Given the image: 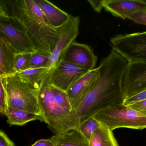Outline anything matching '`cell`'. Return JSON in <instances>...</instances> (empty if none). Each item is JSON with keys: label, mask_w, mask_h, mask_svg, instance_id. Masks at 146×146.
<instances>
[{"label": "cell", "mask_w": 146, "mask_h": 146, "mask_svg": "<svg viewBox=\"0 0 146 146\" xmlns=\"http://www.w3.org/2000/svg\"><path fill=\"white\" fill-rule=\"evenodd\" d=\"M129 63L126 58L113 49L102 59L93 86L73 107L80 123L108 107L123 104L122 82Z\"/></svg>", "instance_id": "obj_1"}, {"label": "cell", "mask_w": 146, "mask_h": 146, "mask_svg": "<svg viewBox=\"0 0 146 146\" xmlns=\"http://www.w3.org/2000/svg\"><path fill=\"white\" fill-rule=\"evenodd\" d=\"M37 98L44 122L54 133L77 130L80 118L66 93L47 85L38 91Z\"/></svg>", "instance_id": "obj_2"}, {"label": "cell", "mask_w": 146, "mask_h": 146, "mask_svg": "<svg viewBox=\"0 0 146 146\" xmlns=\"http://www.w3.org/2000/svg\"><path fill=\"white\" fill-rule=\"evenodd\" d=\"M10 17L27 33L37 51L50 56L59 39L60 28L53 27L38 17L25 0L13 2Z\"/></svg>", "instance_id": "obj_3"}, {"label": "cell", "mask_w": 146, "mask_h": 146, "mask_svg": "<svg viewBox=\"0 0 146 146\" xmlns=\"http://www.w3.org/2000/svg\"><path fill=\"white\" fill-rule=\"evenodd\" d=\"M3 83L6 91L7 106L41 115L38 91L23 82L16 74L3 77Z\"/></svg>", "instance_id": "obj_4"}, {"label": "cell", "mask_w": 146, "mask_h": 146, "mask_svg": "<svg viewBox=\"0 0 146 146\" xmlns=\"http://www.w3.org/2000/svg\"><path fill=\"white\" fill-rule=\"evenodd\" d=\"M94 117L112 131L120 128L139 130L146 128V117L123 104L108 107Z\"/></svg>", "instance_id": "obj_5"}, {"label": "cell", "mask_w": 146, "mask_h": 146, "mask_svg": "<svg viewBox=\"0 0 146 146\" xmlns=\"http://www.w3.org/2000/svg\"><path fill=\"white\" fill-rule=\"evenodd\" d=\"M112 49L126 58L129 63L146 64V31L126 34H117L110 41Z\"/></svg>", "instance_id": "obj_6"}, {"label": "cell", "mask_w": 146, "mask_h": 146, "mask_svg": "<svg viewBox=\"0 0 146 146\" xmlns=\"http://www.w3.org/2000/svg\"><path fill=\"white\" fill-rule=\"evenodd\" d=\"M0 36L15 54L32 53L37 51L27 33L11 17H0Z\"/></svg>", "instance_id": "obj_7"}, {"label": "cell", "mask_w": 146, "mask_h": 146, "mask_svg": "<svg viewBox=\"0 0 146 146\" xmlns=\"http://www.w3.org/2000/svg\"><path fill=\"white\" fill-rule=\"evenodd\" d=\"M80 18L72 16L60 28V35L55 47L49 58L45 67L53 71L61 61L63 55L79 34Z\"/></svg>", "instance_id": "obj_8"}, {"label": "cell", "mask_w": 146, "mask_h": 146, "mask_svg": "<svg viewBox=\"0 0 146 146\" xmlns=\"http://www.w3.org/2000/svg\"><path fill=\"white\" fill-rule=\"evenodd\" d=\"M146 90V64L129 63L122 82L123 101Z\"/></svg>", "instance_id": "obj_9"}, {"label": "cell", "mask_w": 146, "mask_h": 146, "mask_svg": "<svg viewBox=\"0 0 146 146\" xmlns=\"http://www.w3.org/2000/svg\"><path fill=\"white\" fill-rule=\"evenodd\" d=\"M88 71L76 65L61 61L52 71L49 85L66 93L77 80Z\"/></svg>", "instance_id": "obj_10"}, {"label": "cell", "mask_w": 146, "mask_h": 146, "mask_svg": "<svg viewBox=\"0 0 146 146\" xmlns=\"http://www.w3.org/2000/svg\"><path fill=\"white\" fill-rule=\"evenodd\" d=\"M98 57L89 45L73 42L63 55L61 61L91 71L95 69Z\"/></svg>", "instance_id": "obj_11"}, {"label": "cell", "mask_w": 146, "mask_h": 146, "mask_svg": "<svg viewBox=\"0 0 146 146\" xmlns=\"http://www.w3.org/2000/svg\"><path fill=\"white\" fill-rule=\"evenodd\" d=\"M104 8L115 17L125 20L130 14L146 9L144 0H105Z\"/></svg>", "instance_id": "obj_12"}, {"label": "cell", "mask_w": 146, "mask_h": 146, "mask_svg": "<svg viewBox=\"0 0 146 146\" xmlns=\"http://www.w3.org/2000/svg\"><path fill=\"white\" fill-rule=\"evenodd\" d=\"M98 75V67L88 71L68 89L66 93L73 107L79 103L90 91Z\"/></svg>", "instance_id": "obj_13"}, {"label": "cell", "mask_w": 146, "mask_h": 146, "mask_svg": "<svg viewBox=\"0 0 146 146\" xmlns=\"http://www.w3.org/2000/svg\"><path fill=\"white\" fill-rule=\"evenodd\" d=\"M52 73L48 68L43 67L29 69L15 74L24 83L38 91L44 87L49 85Z\"/></svg>", "instance_id": "obj_14"}, {"label": "cell", "mask_w": 146, "mask_h": 146, "mask_svg": "<svg viewBox=\"0 0 146 146\" xmlns=\"http://www.w3.org/2000/svg\"><path fill=\"white\" fill-rule=\"evenodd\" d=\"M34 1L42 10L50 25L55 28L61 27L71 17V15L47 0Z\"/></svg>", "instance_id": "obj_15"}, {"label": "cell", "mask_w": 146, "mask_h": 146, "mask_svg": "<svg viewBox=\"0 0 146 146\" xmlns=\"http://www.w3.org/2000/svg\"><path fill=\"white\" fill-rule=\"evenodd\" d=\"M5 115L7 118V123L10 126H22L30 122L36 120L44 122L43 118L41 115L10 106H7Z\"/></svg>", "instance_id": "obj_16"}, {"label": "cell", "mask_w": 146, "mask_h": 146, "mask_svg": "<svg viewBox=\"0 0 146 146\" xmlns=\"http://www.w3.org/2000/svg\"><path fill=\"white\" fill-rule=\"evenodd\" d=\"M55 146H89V142L78 130L56 134L50 138Z\"/></svg>", "instance_id": "obj_17"}, {"label": "cell", "mask_w": 146, "mask_h": 146, "mask_svg": "<svg viewBox=\"0 0 146 146\" xmlns=\"http://www.w3.org/2000/svg\"><path fill=\"white\" fill-rule=\"evenodd\" d=\"M15 53L0 36V69L3 77L15 74L13 69Z\"/></svg>", "instance_id": "obj_18"}, {"label": "cell", "mask_w": 146, "mask_h": 146, "mask_svg": "<svg viewBox=\"0 0 146 146\" xmlns=\"http://www.w3.org/2000/svg\"><path fill=\"white\" fill-rule=\"evenodd\" d=\"M89 142V146H119L112 131L102 124Z\"/></svg>", "instance_id": "obj_19"}, {"label": "cell", "mask_w": 146, "mask_h": 146, "mask_svg": "<svg viewBox=\"0 0 146 146\" xmlns=\"http://www.w3.org/2000/svg\"><path fill=\"white\" fill-rule=\"evenodd\" d=\"M101 126V123L93 117L80 123L77 130L89 141L94 133Z\"/></svg>", "instance_id": "obj_20"}, {"label": "cell", "mask_w": 146, "mask_h": 146, "mask_svg": "<svg viewBox=\"0 0 146 146\" xmlns=\"http://www.w3.org/2000/svg\"><path fill=\"white\" fill-rule=\"evenodd\" d=\"M31 53H22L15 55L13 69L15 74L30 69V59Z\"/></svg>", "instance_id": "obj_21"}, {"label": "cell", "mask_w": 146, "mask_h": 146, "mask_svg": "<svg viewBox=\"0 0 146 146\" xmlns=\"http://www.w3.org/2000/svg\"><path fill=\"white\" fill-rule=\"evenodd\" d=\"M49 55L36 51L31 54L30 69L45 67L48 61Z\"/></svg>", "instance_id": "obj_22"}, {"label": "cell", "mask_w": 146, "mask_h": 146, "mask_svg": "<svg viewBox=\"0 0 146 146\" xmlns=\"http://www.w3.org/2000/svg\"><path fill=\"white\" fill-rule=\"evenodd\" d=\"M3 76H0V114L5 115L7 107L6 91L3 83Z\"/></svg>", "instance_id": "obj_23"}, {"label": "cell", "mask_w": 146, "mask_h": 146, "mask_svg": "<svg viewBox=\"0 0 146 146\" xmlns=\"http://www.w3.org/2000/svg\"><path fill=\"white\" fill-rule=\"evenodd\" d=\"M127 19L135 23L146 26V9L129 15Z\"/></svg>", "instance_id": "obj_24"}, {"label": "cell", "mask_w": 146, "mask_h": 146, "mask_svg": "<svg viewBox=\"0 0 146 146\" xmlns=\"http://www.w3.org/2000/svg\"><path fill=\"white\" fill-rule=\"evenodd\" d=\"M145 100H146V90L129 98L125 99L123 102V104L126 106H128L137 102Z\"/></svg>", "instance_id": "obj_25"}, {"label": "cell", "mask_w": 146, "mask_h": 146, "mask_svg": "<svg viewBox=\"0 0 146 146\" xmlns=\"http://www.w3.org/2000/svg\"><path fill=\"white\" fill-rule=\"evenodd\" d=\"M127 106L141 115L146 117V100L137 102Z\"/></svg>", "instance_id": "obj_26"}, {"label": "cell", "mask_w": 146, "mask_h": 146, "mask_svg": "<svg viewBox=\"0 0 146 146\" xmlns=\"http://www.w3.org/2000/svg\"><path fill=\"white\" fill-rule=\"evenodd\" d=\"M88 2L92 6L93 9L95 12L100 13L102 10V9L104 8L105 0H100V1L88 0Z\"/></svg>", "instance_id": "obj_27"}, {"label": "cell", "mask_w": 146, "mask_h": 146, "mask_svg": "<svg viewBox=\"0 0 146 146\" xmlns=\"http://www.w3.org/2000/svg\"><path fill=\"white\" fill-rule=\"evenodd\" d=\"M14 145L7 135L0 130V146H12Z\"/></svg>", "instance_id": "obj_28"}, {"label": "cell", "mask_w": 146, "mask_h": 146, "mask_svg": "<svg viewBox=\"0 0 146 146\" xmlns=\"http://www.w3.org/2000/svg\"><path fill=\"white\" fill-rule=\"evenodd\" d=\"M31 146H55L51 139H41Z\"/></svg>", "instance_id": "obj_29"}, {"label": "cell", "mask_w": 146, "mask_h": 146, "mask_svg": "<svg viewBox=\"0 0 146 146\" xmlns=\"http://www.w3.org/2000/svg\"><path fill=\"white\" fill-rule=\"evenodd\" d=\"M0 17L9 19L10 18V16L7 13L3 6L0 4Z\"/></svg>", "instance_id": "obj_30"}, {"label": "cell", "mask_w": 146, "mask_h": 146, "mask_svg": "<svg viewBox=\"0 0 146 146\" xmlns=\"http://www.w3.org/2000/svg\"><path fill=\"white\" fill-rule=\"evenodd\" d=\"M0 76H3V75L1 71V69H0Z\"/></svg>", "instance_id": "obj_31"}, {"label": "cell", "mask_w": 146, "mask_h": 146, "mask_svg": "<svg viewBox=\"0 0 146 146\" xmlns=\"http://www.w3.org/2000/svg\"><path fill=\"white\" fill-rule=\"evenodd\" d=\"M12 146H15L14 145H13Z\"/></svg>", "instance_id": "obj_32"}]
</instances>
